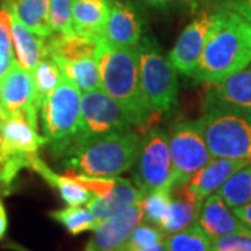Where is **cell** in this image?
<instances>
[{"mask_svg":"<svg viewBox=\"0 0 251 251\" xmlns=\"http://www.w3.org/2000/svg\"><path fill=\"white\" fill-rule=\"evenodd\" d=\"M251 64V24L233 10L222 7L206 38L193 78L215 82Z\"/></svg>","mask_w":251,"mask_h":251,"instance_id":"obj_1","label":"cell"},{"mask_svg":"<svg viewBox=\"0 0 251 251\" xmlns=\"http://www.w3.org/2000/svg\"><path fill=\"white\" fill-rule=\"evenodd\" d=\"M100 88L116 100L133 120L135 128L147 131L155 115L144 98L137 46H113L105 41L99 52Z\"/></svg>","mask_w":251,"mask_h":251,"instance_id":"obj_2","label":"cell"},{"mask_svg":"<svg viewBox=\"0 0 251 251\" xmlns=\"http://www.w3.org/2000/svg\"><path fill=\"white\" fill-rule=\"evenodd\" d=\"M141 141L143 134L134 130L109 135L66 153L62 156L63 165L69 171L87 176H119L134 166Z\"/></svg>","mask_w":251,"mask_h":251,"instance_id":"obj_3","label":"cell"},{"mask_svg":"<svg viewBox=\"0 0 251 251\" xmlns=\"http://www.w3.org/2000/svg\"><path fill=\"white\" fill-rule=\"evenodd\" d=\"M197 122L212 158L251 159L250 112L209 106Z\"/></svg>","mask_w":251,"mask_h":251,"instance_id":"obj_4","label":"cell"},{"mask_svg":"<svg viewBox=\"0 0 251 251\" xmlns=\"http://www.w3.org/2000/svg\"><path fill=\"white\" fill-rule=\"evenodd\" d=\"M137 48L144 98L155 115L169 113L177 103L179 84L176 69L151 36L141 38Z\"/></svg>","mask_w":251,"mask_h":251,"instance_id":"obj_5","label":"cell"},{"mask_svg":"<svg viewBox=\"0 0 251 251\" xmlns=\"http://www.w3.org/2000/svg\"><path fill=\"white\" fill-rule=\"evenodd\" d=\"M81 91L66 77L39 109L46 144L62 158L72 147L81 116Z\"/></svg>","mask_w":251,"mask_h":251,"instance_id":"obj_6","label":"cell"},{"mask_svg":"<svg viewBox=\"0 0 251 251\" xmlns=\"http://www.w3.org/2000/svg\"><path fill=\"white\" fill-rule=\"evenodd\" d=\"M134 128V123L125 109L102 88L82 92L80 125L72 147L66 153L100 138L126 133Z\"/></svg>","mask_w":251,"mask_h":251,"instance_id":"obj_7","label":"cell"},{"mask_svg":"<svg viewBox=\"0 0 251 251\" xmlns=\"http://www.w3.org/2000/svg\"><path fill=\"white\" fill-rule=\"evenodd\" d=\"M169 151L172 159V191L188 183L212 158L197 120H184L172 127Z\"/></svg>","mask_w":251,"mask_h":251,"instance_id":"obj_8","label":"cell"},{"mask_svg":"<svg viewBox=\"0 0 251 251\" xmlns=\"http://www.w3.org/2000/svg\"><path fill=\"white\" fill-rule=\"evenodd\" d=\"M133 168L134 184L143 196L162 188L172 191L169 134L163 128L151 127L143 135L140 153Z\"/></svg>","mask_w":251,"mask_h":251,"instance_id":"obj_9","label":"cell"},{"mask_svg":"<svg viewBox=\"0 0 251 251\" xmlns=\"http://www.w3.org/2000/svg\"><path fill=\"white\" fill-rule=\"evenodd\" d=\"M67 175H70L73 179L90 190L92 197L87 202V208L100 222L127 206L140 202L143 198L141 191L135 184H131L128 180L120 179L117 176L95 177L73 171L67 172Z\"/></svg>","mask_w":251,"mask_h":251,"instance_id":"obj_10","label":"cell"},{"mask_svg":"<svg viewBox=\"0 0 251 251\" xmlns=\"http://www.w3.org/2000/svg\"><path fill=\"white\" fill-rule=\"evenodd\" d=\"M38 112L32 73L24 70L14 60L0 80V119L27 116L38 125Z\"/></svg>","mask_w":251,"mask_h":251,"instance_id":"obj_11","label":"cell"},{"mask_svg":"<svg viewBox=\"0 0 251 251\" xmlns=\"http://www.w3.org/2000/svg\"><path fill=\"white\" fill-rule=\"evenodd\" d=\"M215 21V13L201 11L177 38L169 53V60L183 75L193 77L205 46L206 38Z\"/></svg>","mask_w":251,"mask_h":251,"instance_id":"obj_12","label":"cell"},{"mask_svg":"<svg viewBox=\"0 0 251 251\" xmlns=\"http://www.w3.org/2000/svg\"><path fill=\"white\" fill-rule=\"evenodd\" d=\"M0 140L6 152L23 162L25 169H29L31 159L46 144L45 137L38 131V125L27 116L0 119Z\"/></svg>","mask_w":251,"mask_h":251,"instance_id":"obj_13","label":"cell"},{"mask_svg":"<svg viewBox=\"0 0 251 251\" xmlns=\"http://www.w3.org/2000/svg\"><path fill=\"white\" fill-rule=\"evenodd\" d=\"M209 106L251 113V64L224 80L206 84L204 108Z\"/></svg>","mask_w":251,"mask_h":251,"instance_id":"obj_14","label":"cell"},{"mask_svg":"<svg viewBox=\"0 0 251 251\" xmlns=\"http://www.w3.org/2000/svg\"><path fill=\"white\" fill-rule=\"evenodd\" d=\"M141 221L143 209L140 202L127 206L98 225L90 244L98 251H116L130 237Z\"/></svg>","mask_w":251,"mask_h":251,"instance_id":"obj_15","label":"cell"},{"mask_svg":"<svg viewBox=\"0 0 251 251\" xmlns=\"http://www.w3.org/2000/svg\"><path fill=\"white\" fill-rule=\"evenodd\" d=\"M143 38V21L135 7L125 0H110L105 41L113 46H137Z\"/></svg>","mask_w":251,"mask_h":251,"instance_id":"obj_16","label":"cell"},{"mask_svg":"<svg viewBox=\"0 0 251 251\" xmlns=\"http://www.w3.org/2000/svg\"><path fill=\"white\" fill-rule=\"evenodd\" d=\"M196 225L201 227V230L211 240H216L246 227L234 215L233 209L225 202L224 198L218 193H214L204 200Z\"/></svg>","mask_w":251,"mask_h":251,"instance_id":"obj_17","label":"cell"},{"mask_svg":"<svg viewBox=\"0 0 251 251\" xmlns=\"http://www.w3.org/2000/svg\"><path fill=\"white\" fill-rule=\"evenodd\" d=\"M251 159H229V158H211L204 168L190 179L188 186L202 201L211 194L218 193L227 180L240 171Z\"/></svg>","mask_w":251,"mask_h":251,"instance_id":"obj_18","label":"cell"},{"mask_svg":"<svg viewBox=\"0 0 251 251\" xmlns=\"http://www.w3.org/2000/svg\"><path fill=\"white\" fill-rule=\"evenodd\" d=\"M109 13L110 0H73V31L95 41H105Z\"/></svg>","mask_w":251,"mask_h":251,"instance_id":"obj_19","label":"cell"},{"mask_svg":"<svg viewBox=\"0 0 251 251\" xmlns=\"http://www.w3.org/2000/svg\"><path fill=\"white\" fill-rule=\"evenodd\" d=\"M202 200L191 190L188 183L172 191V204L169 214L162 225L161 230L166 236L177 233L196 224Z\"/></svg>","mask_w":251,"mask_h":251,"instance_id":"obj_20","label":"cell"},{"mask_svg":"<svg viewBox=\"0 0 251 251\" xmlns=\"http://www.w3.org/2000/svg\"><path fill=\"white\" fill-rule=\"evenodd\" d=\"M6 1L9 4L10 16H11V38H13L16 60L24 70L32 73L36 64L45 56L46 39L38 36L29 28L25 27V24L13 11L9 0Z\"/></svg>","mask_w":251,"mask_h":251,"instance_id":"obj_21","label":"cell"},{"mask_svg":"<svg viewBox=\"0 0 251 251\" xmlns=\"http://www.w3.org/2000/svg\"><path fill=\"white\" fill-rule=\"evenodd\" d=\"M29 169L38 173L46 183L54 188L67 205H84L92 197L91 191L74 180L70 175H59L52 171L38 155L31 159Z\"/></svg>","mask_w":251,"mask_h":251,"instance_id":"obj_22","label":"cell"},{"mask_svg":"<svg viewBox=\"0 0 251 251\" xmlns=\"http://www.w3.org/2000/svg\"><path fill=\"white\" fill-rule=\"evenodd\" d=\"M60 67L63 75L80 88L81 92H88L100 88V73L98 57H80V59H53Z\"/></svg>","mask_w":251,"mask_h":251,"instance_id":"obj_23","label":"cell"},{"mask_svg":"<svg viewBox=\"0 0 251 251\" xmlns=\"http://www.w3.org/2000/svg\"><path fill=\"white\" fill-rule=\"evenodd\" d=\"M13 11L34 34L48 39L52 35L49 21L50 0H9Z\"/></svg>","mask_w":251,"mask_h":251,"instance_id":"obj_24","label":"cell"},{"mask_svg":"<svg viewBox=\"0 0 251 251\" xmlns=\"http://www.w3.org/2000/svg\"><path fill=\"white\" fill-rule=\"evenodd\" d=\"M64 78L60 67L50 56L45 54L41 62L36 64L32 70V81H34V95H35V105L38 110L49 98L57 85Z\"/></svg>","mask_w":251,"mask_h":251,"instance_id":"obj_25","label":"cell"},{"mask_svg":"<svg viewBox=\"0 0 251 251\" xmlns=\"http://www.w3.org/2000/svg\"><path fill=\"white\" fill-rule=\"evenodd\" d=\"M49 216L64 226L66 230L73 236L95 230L100 224V221L92 215L90 209L82 205H69L62 209H54L49 212Z\"/></svg>","mask_w":251,"mask_h":251,"instance_id":"obj_26","label":"cell"},{"mask_svg":"<svg viewBox=\"0 0 251 251\" xmlns=\"http://www.w3.org/2000/svg\"><path fill=\"white\" fill-rule=\"evenodd\" d=\"M218 194L232 209L251 202V162L236 172L219 188Z\"/></svg>","mask_w":251,"mask_h":251,"instance_id":"obj_27","label":"cell"},{"mask_svg":"<svg viewBox=\"0 0 251 251\" xmlns=\"http://www.w3.org/2000/svg\"><path fill=\"white\" fill-rule=\"evenodd\" d=\"M172 204V191L162 188L144 194L140 205L143 209V219L161 229L166 216L169 214Z\"/></svg>","mask_w":251,"mask_h":251,"instance_id":"obj_28","label":"cell"},{"mask_svg":"<svg viewBox=\"0 0 251 251\" xmlns=\"http://www.w3.org/2000/svg\"><path fill=\"white\" fill-rule=\"evenodd\" d=\"M166 251H211L212 240L197 225H191L166 237Z\"/></svg>","mask_w":251,"mask_h":251,"instance_id":"obj_29","label":"cell"},{"mask_svg":"<svg viewBox=\"0 0 251 251\" xmlns=\"http://www.w3.org/2000/svg\"><path fill=\"white\" fill-rule=\"evenodd\" d=\"M14 59V46L11 38V16L7 1L4 0L0 9V80L9 72Z\"/></svg>","mask_w":251,"mask_h":251,"instance_id":"obj_30","label":"cell"},{"mask_svg":"<svg viewBox=\"0 0 251 251\" xmlns=\"http://www.w3.org/2000/svg\"><path fill=\"white\" fill-rule=\"evenodd\" d=\"M166 237L168 236L163 233L159 227L145 222L144 225H138L133 230V233L130 234V237L119 249H123V250L127 251L138 250V249L150 247V246H153V244L165 242Z\"/></svg>","mask_w":251,"mask_h":251,"instance_id":"obj_31","label":"cell"},{"mask_svg":"<svg viewBox=\"0 0 251 251\" xmlns=\"http://www.w3.org/2000/svg\"><path fill=\"white\" fill-rule=\"evenodd\" d=\"M73 0H50L49 4V21L52 34H73L72 23Z\"/></svg>","mask_w":251,"mask_h":251,"instance_id":"obj_32","label":"cell"},{"mask_svg":"<svg viewBox=\"0 0 251 251\" xmlns=\"http://www.w3.org/2000/svg\"><path fill=\"white\" fill-rule=\"evenodd\" d=\"M211 249L224 251H251V229L243 227L237 232L212 240Z\"/></svg>","mask_w":251,"mask_h":251,"instance_id":"obj_33","label":"cell"},{"mask_svg":"<svg viewBox=\"0 0 251 251\" xmlns=\"http://www.w3.org/2000/svg\"><path fill=\"white\" fill-rule=\"evenodd\" d=\"M224 6L239 13L251 24V0H225Z\"/></svg>","mask_w":251,"mask_h":251,"instance_id":"obj_34","label":"cell"},{"mask_svg":"<svg viewBox=\"0 0 251 251\" xmlns=\"http://www.w3.org/2000/svg\"><path fill=\"white\" fill-rule=\"evenodd\" d=\"M233 212L246 227L251 229V202L239 208H233Z\"/></svg>","mask_w":251,"mask_h":251,"instance_id":"obj_35","label":"cell"},{"mask_svg":"<svg viewBox=\"0 0 251 251\" xmlns=\"http://www.w3.org/2000/svg\"><path fill=\"white\" fill-rule=\"evenodd\" d=\"M7 227H9V219H7V212H6V208L3 205L1 200H0V240L4 237V234L7 232Z\"/></svg>","mask_w":251,"mask_h":251,"instance_id":"obj_36","label":"cell"},{"mask_svg":"<svg viewBox=\"0 0 251 251\" xmlns=\"http://www.w3.org/2000/svg\"><path fill=\"white\" fill-rule=\"evenodd\" d=\"M116 251H127L123 249H117ZM131 251H166V244L165 242L158 243V244H153L150 247H144V249H138V250H131Z\"/></svg>","mask_w":251,"mask_h":251,"instance_id":"obj_37","label":"cell"},{"mask_svg":"<svg viewBox=\"0 0 251 251\" xmlns=\"http://www.w3.org/2000/svg\"><path fill=\"white\" fill-rule=\"evenodd\" d=\"M145 1H147L148 4H151L152 7H156V9H165L171 0H145Z\"/></svg>","mask_w":251,"mask_h":251,"instance_id":"obj_38","label":"cell"},{"mask_svg":"<svg viewBox=\"0 0 251 251\" xmlns=\"http://www.w3.org/2000/svg\"><path fill=\"white\" fill-rule=\"evenodd\" d=\"M0 184L3 186V187L7 190V193L10 191V186L7 184V180H6V176H4V172L1 171V168H0Z\"/></svg>","mask_w":251,"mask_h":251,"instance_id":"obj_39","label":"cell"},{"mask_svg":"<svg viewBox=\"0 0 251 251\" xmlns=\"http://www.w3.org/2000/svg\"><path fill=\"white\" fill-rule=\"evenodd\" d=\"M9 249H13V250H16V251H29V250H27L25 247H23V246H18V244H9Z\"/></svg>","mask_w":251,"mask_h":251,"instance_id":"obj_40","label":"cell"},{"mask_svg":"<svg viewBox=\"0 0 251 251\" xmlns=\"http://www.w3.org/2000/svg\"><path fill=\"white\" fill-rule=\"evenodd\" d=\"M85 251H98V250H97V249H95L92 244H90V243H88V244H87V247H85Z\"/></svg>","mask_w":251,"mask_h":251,"instance_id":"obj_41","label":"cell"},{"mask_svg":"<svg viewBox=\"0 0 251 251\" xmlns=\"http://www.w3.org/2000/svg\"><path fill=\"white\" fill-rule=\"evenodd\" d=\"M0 194H9V193H7V190L3 187L1 184H0Z\"/></svg>","mask_w":251,"mask_h":251,"instance_id":"obj_42","label":"cell"},{"mask_svg":"<svg viewBox=\"0 0 251 251\" xmlns=\"http://www.w3.org/2000/svg\"><path fill=\"white\" fill-rule=\"evenodd\" d=\"M211 251H224V250H214V249H211Z\"/></svg>","mask_w":251,"mask_h":251,"instance_id":"obj_43","label":"cell"}]
</instances>
